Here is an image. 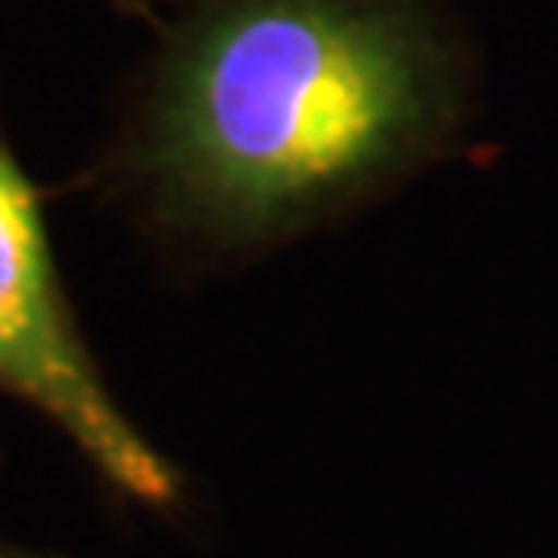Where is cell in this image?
Returning <instances> with one entry per match:
<instances>
[{"label":"cell","mask_w":558,"mask_h":558,"mask_svg":"<svg viewBox=\"0 0 558 558\" xmlns=\"http://www.w3.org/2000/svg\"><path fill=\"white\" fill-rule=\"evenodd\" d=\"M0 393L38 410L120 497L170 509L179 472L141 435L80 336L41 195L0 133Z\"/></svg>","instance_id":"7a4b0ae2"},{"label":"cell","mask_w":558,"mask_h":558,"mask_svg":"<svg viewBox=\"0 0 558 558\" xmlns=\"http://www.w3.org/2000/svg\"><path fill=\"white\" fill-rule=\"evenodd\" d=\"M158 4L161 0H112L117 13H124V17H145V21L158 17Z\"/></svg>","instance_id":"3957f363"},{"label":"cell","mask_w":558,"mask_h":558,"mask_svg":"<svg viewBox=\"0 0 558 558\" xmlns=\"http://www.w3.org/2000/svg\"><path fill=\"white\" fill-rule=\"evenodd\" d=\"M0 558H46V555H34V550H17V546H4V542H0Z\"/></svg>","instance_id":"277c9868"},{"label":"cell","mask_w":558,"mask_h":558,"mask_svg":"<svg viewBox=\"0 0 558 558\" xmlns=\"http://www.w3.org/2000/svg\"><path fill=\"white\" fill-rule=\"evenodd\" d=\"M476 96L447 0H179L96 182L182 248L269 253L463 154Z\"/></svg>","instance_id":"6da1fadb"}]
</instances>
